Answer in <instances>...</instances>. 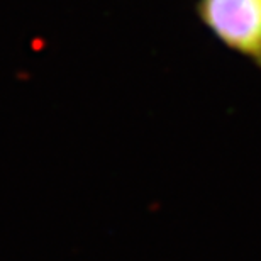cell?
<instances>
[{"label": "cell", "instance_id": "1", "mask_svg": "<svg viewBox=\"0 0 261 261\" xmlns=\"http://www.w3.org/2000/svg\"><path fill=\"white\" fill-rule=\"evenodd\" d=\"M197 9L224 44L261 68V0H200Z\"/></svg>", "mask_w": 261, "mask_h": 261}]
</instances>
